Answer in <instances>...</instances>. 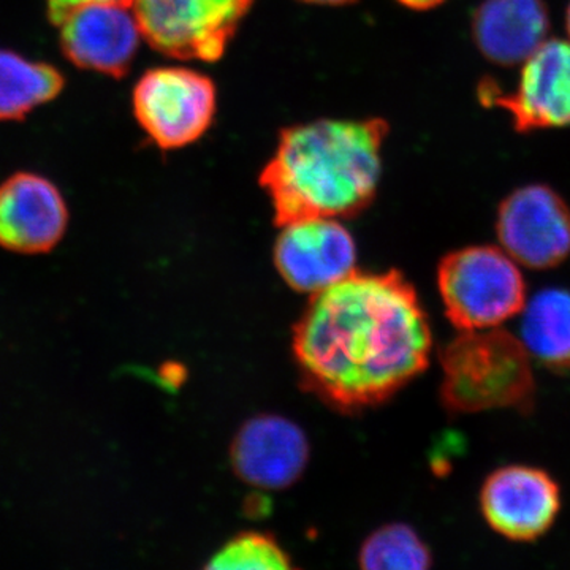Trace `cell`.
I'll list each match as a JSON object with an SVG mask.
<instances>
[{"label":"cell","mask_w":570,"mask_h":570,"mask_svg":"<svg viewBox=\"0 0 570 570\" xmlns=\"http://www.w3.org/2000/svg\"><path fill=\"white\" fill-rule=\"evenodd\" d=\"M89 3H121V6H132V0H45L47 6L48 20L58 28L63 18L78 9V7L89 6Z\"/></svg>","instance_id":"19"},{"label":"cell","mask_w":570,"mask_h":570,"mask_svg":"<svg viewBox=\"0 0 570 570\" xmlns=\"http://www.w3.org/2000/svg\"><path fill=\"white\" fill-rule=\"evenodd\" d=\"M360 566L370 570H425L433 564L426 543L407 524H387L360 550Z\"/></svg>","instance_id":"17"},{"label":"cell","mask_w":570,"mask_h":570,"mask_svg":"<svg viewBox=\"0 0 570 570\" xmlns=\"http://www.w3.org/2000/svg\"><path fill=\"white\" fill-rule=\"evenodd\" d=\"M291 557L272 535L264 532H245L228 540L216 551L206 569H288Z\"/></svg>","instance_id":"18"},{"label":"cell","mask_w":570,"mask_h":570,"mask_svg":"<svg viewBox=\"0 0 570 570\" xmlns=\"http://www.w3.org/2000/svg\"><path fill=\"white\" fill-rule=\"evenodd\" d=\"M238 478L264 490H283L302 478L309 442L302 428L281 415H258L243 425L230 450Z\"/></svg>","instance_id":"13"},{"label":"cell","mask_w":570,"mask_h":570,"mask_svg":"<svg viewBox=\"0 0 570 570\" xmlns=\"http://www.w3.org/2000/svg\"><path fill=\"white\" fill-rule=\"evenodd\" d=\"M564 24H566V31H568V36H569V40H570V2L568 6V9H566Z\"/></svg>","instance_id":"22"},{"label":"cell","mask_w":570,"mask_h":570,"mask_svg":"<svg viewBox=\"0 0 570 570\" xmlns=\"http://www.w3.org/2000/svg\"><path fill=\"white\" fill-rule=\"evenodd\" d=\"M478 96L483 107L508 111L519 134L570 127V40H547L521 63L519 85L512 91L483 78Z\"/></svg>","instance_id":"7"},{"label":"cell","mask_w":570,"mask_h":570,"mask_svg":"<svg viewBox=\"0 0 570 570\" xmlns=\"http://www.w3.org/2000/svg\"><path fill=\"white\" fill-rule=\"evenodd\" d=\"M281 228L275 265L294 291L316 295L356 272L355 239L340 220L311 217Z\"/></svg>","instance_id":"9"},{"label":"cell","mask_w":570,"mask_h":570,"mask_svg":"<svg viewBox=\"0 0 570 570\" xmlns=\"http://www.w3.org/2000/svg\"><path fill=\"white\" fill-rule=\"evenodd\" d=\"M387 135L382 119H322L284 129L261 175L275 223L362 213L377 193Z\"/></svg>","instance_id":"2"},{"label":"cell","mask_w":570,"mask_h":570,"mask_svg":"<svg viewBox=\"0 0 570 570\" xmlns=\"http://www.w3.org/2000/svg\"><path fill=\"white\" fill-rule=\"evenodd\" d=\"M521 341L554 373H570V291L546 288L524 305Z\"/></svg>","instance_id":"15"},{"label":"cell","mask_w":570,"mask_h":570,"mask_svg":"<svg viewBox=\"0 0 570 570\" xmlns=\"http://www.w3.org/2000/svg\"><path fill=\"white\" fill-rule=\"evenodd\" d=\"M59 28L62 55L82 70L121 78L142 39L132 6L89 3L70 11Z\"/></svg>","instance_id":"10"},{"label":"cell","mask_w":570,"mask_h":570,"mask_svg":"<svg viewBox=\"0 0 570 570\" xmlns=\"http://www.w3.org/2000/svg\"><path fill=\"white\" fill-rule=\"evenodd\" d=\"M546 0H483L471 18L480 55L499 67L521 66L549 40Z\"/></svg>","instance_id":"14"},{"label":"cell","mask_w":570,"mask_h":570,"mask_svg":"<svg viewBox=\"0 0 570 570\" xmlns=\"http://www.w3.org/2000/svg\"><path fill=\"white\" fill-rule=\"evenodd\" d=\"M302 2L317 3V6H344V3L354 2V0H302Z\"/></svg>","instance_id":"21"},{"label":"cell","mask_w":570,"mask_h":570,"mask_svg":"<svg viewBox=\"0 0 570 570\" xmlns=\"http://www.w3.org/2000/svg\"><path fill=\"white\" fill-rule=\"evenodd\" d=\"M441 401L449 414L512 409L530 415L535 404L531 355L505 330L461 332L439 354Z\"/></svg>","instance_id":"3"},{"label":"cell","mask_w":570,"mask_h":570,"mask_svg":"<svg viewBox=\"0 0 570 570\" xmlns=\"http://www.w3.org/2000/svg\"><path fill=\"white\" fill-rule=\"evenodd\" d=\"M397 2L411 10L425 11L436 9V7L442 6L445 0H397Z\"/></svg>","instance_id":"20"},{"label":"cell","mask_w":570,"mask_h":570,"mask_svg":"<svg viewBox=\"0 0 570 570\" xmlns=\"http://www.w3.org/2000/svg\"><path fill=\"white\" fill-rule=\"evenodd\" d=\"M254 0H132L142 39L183 61L223 58Z\"/></svg>","instance_id":"5"},{"label":"cell","mask_w":570,"mask_h":570,"mask_svg":"<svg viewBox=\"0 0 570 570\" xmlns=\"http://www.w3.org/2000/svg\"><path fill=\"white\" fill-rule=\"evenodd\" d=\"M61 70L0 48V121H21L63 91Z\"/></svg>","instance_id":"16"},{"label":"cell","mask_w":570,"mask_h":570,"mask_svg":"<svg viewBox=\"0 0 570 570\" xmlns=\"http://www.w3.org/2000/svg\"><path fill=\"white\" fill-rule=\"evenodd\" d=\"M480 505L491 530L515 542H531L557 520L560 487L540 469L501 468L483 483Z\"/></svg>","instance_id":"11"},{"label":"cell","mask_w":570,"mask_h":570,"mask_svg":"<svg viewBox=\"0 0 570 570\" xmlns=\"http://www.w3.org/2000/svg\"><path fill=\"white\" fill-rule=\"evenodd\" d=\"M69 206L45 176L20 171L0 184V247L10 253L47 254L69 227Z\"/></svg>","instance_id":"12"},{"label":"cell","mask_w":570,"mask_h":570,"mask_svg":"<svg viewBox=\"0 0 570 570\" xmlns=\"http://www.w3.org/2000/svg\"><path fill=\"white\" fill-rule=\"evenodd\" d=\"M438 287L460 332L494 328L523 313L527 284L517 262L494 246H468L442 258Z\"/></svg>","instance_id":"4"},{"label":"cell","mask_w":570,"mask_h":570,"mask_svg":"<svg viewBox=\"0 0 570 570\" xmlns=\"http://www.w3.org/2000/svg\"><path fill=\"white\" fill-rule=\"evenodd\" d=\"M497 235L502 249L531 269H550L570 255V208L547 184H527L498 206Z\"/></svg>","instance_id":"8"},{"label":"cell","mask_w":570,"mask_h":570,"mask_svg":"<svg viewBox=\"0 0 570 570\" xmlns=\"http://www.w3.org/2000/svg\"><path fill=\"white\" fill-rule=\"evenodd\" d=\"M311 392L343 411L376 406L430 363L433 335L417 292L401 273H352L311 296L294 330Z\"/></svg>","instance_id":"1"},{"label":"cell","mask_w":570,"mask_h":570,"mask_svg":"<svg viewBox=\"0 0 570 570\" xmlns=\"http://www.w3.org/2000/svg\"><path fill=\"white\" fill-rule=\"evenodd\" d=\"M216 105L214 82L184 67L146 71L134 89L135 118L163 149L197 141L212 126Z\"/></svg>","instance_id":"6"}]
</instances>
